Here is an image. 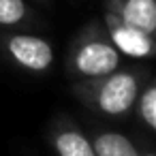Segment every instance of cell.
I'll list each match as a JSON object with an SVG mask.
<instances>
[{
    "label": "cell",
    "instance_id": "1",
    "mask_svg": "<svg viewBox=\"0 0 156 156\" xmlns=\"http://www.w3.org/2000/svg\"><path fill=\"white\" fill-rule=\"evenodd\" d=\"M137 94V81L128 73H120L107 79V83L101 90L98 103L101 109L107 113H124Z\"/></svg>",
    "mask_w": 156,
    "mask_h": 156
},
{
    "label": "cell",
    "instance_id": "2",
    "mask_svg": "<svg viewBox=\"0 0 156 156\" xmlns=\"http://www.w3.org/2000/svg\"><path fill=\"white\" fill-rule=\"evenodd\" d=\"M9 51L13 54V58L32 69V71H43L51 64V47L39 39V37H13L11 43H9Z\"/></svg>",
    "mask_w": 156,
    "mask_h": 156
},
{
    "label": "cell",
    "instance_id": "3",
    "mask_svg": "<svg viewBox=\"0 0 156 156\" xmlns=\"http://www.w3.org/2000/svg\"><path fill=\"white\" fill-rule=\"evenodd\" d=\"M77 66L86 75H107L118 66V51L107 43H88L77 56Z\"/></svg>",
    "mask_w": 156,
    "mask_h": 156
},
{
    "label": "cell",
    "instance_id": "4",
    "mask_svg": "<svg viewBox=\"0 0 156 156\" xmlns=\"http://www.w3.org/2000/svg\"><path fill=\"white\" fill-rule=\"evenodd\" d=\"M124 24L128 28L150 34L156 28V5L154 0H128L124 5Z\"/></svg>",
    "mask_w": 156,
    "mask_h": 156
},
{
    "label": "cell",
    "instance_id": "5",
    "mask_svg": "<svg viewBox=\"0 0 156 156\" xmlns=\"http://www.w3.org/2000/svg\"><path fill=\"white\" fill-rule=\"evenodd\" d=\"M113 41L118 43V47L128 54V56H135V58H141V56H147L150 49H152V43L147 39L145 32L141 30H135V28H118L113 32Z\"/></svg>",
    "mask_w": 156,
    "mask_h": 156
},
{
    "label": "cell",
    "instance_id": "6",
    "mask_svg": "<svg viewBox=\"0 0 156 156\" xmlns=\"http://www.w3.org/2000/svg\"><path fill=\"white\" fill-rule=\"evenodd\" d=\"M94 154L96 156H139L133 143L118 133L101 135L94 143Z\"/></svg>",
    "mask_w": 156,
    "mask_h": 156
},
{
    "label": "cell",
    "instance_id": "7",
    "mask_svg": "<svg viewBox=\"0 0 156 156\" xmlns=\"http://www.w3.org/2000/svg\"><path fill=\"white\" fill-rule=\"evenodd\" d=\"M60 156H96L94 147L79 133H62L56 141Z\"/></svg>",
    "mask_w": 156,
    "mask_h": 156
},
{
    "label": "cell",
    "instance_id": "8",
    "mask_svg": "<svg viewBox=\"0 0 156 156\" xmlns=\"http://www.w3.org/2000/svg\"><path fill=\"white\" fill-rule=\"evenodd\" d=\"M26 9L22 0H0V24H17Z\"/></svg>",
    "mask_w": 156,
    "mask_h": 156
},
{
    "label": "cell",
    "instance_id": "9",
    "mask_svg": "<svg viewBox=\"0 0 156 156\" xmlns=\"http://www.w3.org/2000/svg\"><path fill=\"white\" fill-rule=\"evenodd\" d=\"M141 115L147 122V126L152 128L156 126V90L154 88H150L141 98Z\"/></svg>",
    "mask_w": 156,
    "mask_h": 156
},
{
    "label": "cell",
    "instance_id": "10",
    "mask_svg": "<svg viewBox=\"0 0 156 156\" xmlns=\"http://www.w3.org/2000/svg\"><path fill=\"white\" fill-rule=\"evenodd\" d=\"M147 156H154V154H147Z\"/></svg>",
    "mask_w": 156,
    "mask_h": 156
}]
</instances>
